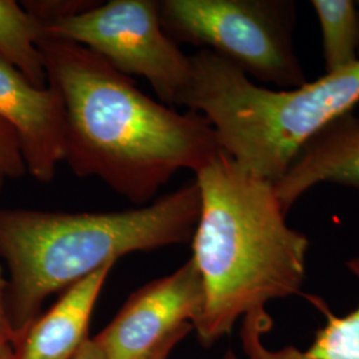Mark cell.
I'll use <instances>...</instances> for the list:
<instances>
[{"label": "cell", "instance_id": "obj_1", "mask_svg": "<svg viewBox=\"0 0 359 359\" xmlns=\"http://www.w3.org/2000/svg\"><path fill=\"white\" fill-rule=\"evenodd\" d=\"M38 47L65 109L63 161L77 177L144 206L179 170L197 173L222 152L204 116L156 102L88 48L44 34Z\"/></svg>", "mask_w": 359, "mask_h": 359}, {"label": "cell", "instance_id": "obj_2", "mask_svg": "<svg viewBox=\"0 0 359 359\" xmlns=\"http://www.w3.org/2000/svg\"><path fill=\"white\" fill-rule=\"evenodd\" d=\"M201 209L193 256L204 287L194 329L204 346L240 320L268 314L270 301L301 293L309 240L286 222L273 184L224 152L196 173Z\"/></svg>", "mask_w": 359, "mask_h": 359}, {"label": "cell", "instance_id": "obj_3", "mask_svg": "<svg viewBox=\"0 0 359 359\" xmlns=\"http://www.w3.org/2000/svg\"><path fill=\"white\" fill-rule=\"evenodd\" d=\"M201 197L196 181L151 205L107 213L0 208V258L8 269L7 309L16 341L55 293L120 257L192 240Z\"/></svg>", "mask_w": 359, "mask_h": 359}, {"label": "cell", "instance_id": "obj_4", "mask_svg": "<svg viewBox=\"0 0 359 359\" xmlns=\"http://www.w3.org/2000/svg\"><path fill=\"white\" fill-rule=\"evenodd\" d=\"M192 77L180 105L204 116L219 148L276 184L321 129L359 103V62L297 88L270 90L213 52L191 56Z\"/></svg>", "mask_w": 359, "mask_h": 359}, {"label": "cell", "instance_id": "obj_5", "mask_svg": "<svg viewBox=\"0 0 359 359\" xmlns=\"http://www.w3.org/2000/svg\"><path fill=\"white\" fill-rule=\"evenodd\" d=\"M168 36L213 52L245 75L281 90L306 84L293 44L295 4L289 0H164Z\"/></svg>", "mask_w": 359, "mask_h": 359}, {"label": "cell", "instance_id": "obj_6", "mask_svg": "<svg viewBox=\"0 0 359 359\" xmlns=\"http://www.w3.org/2000/svg\"><path fill=\"white\" fill-rule=\"evenodd\" d=\"M41 26L44 35L86 47L127 76L144 77L161 103L180 105L189 87L191 56L164 31L160 1H97L87 11Z\"/></svg>", "mask_w": 359, "mask_h": 359}, {"label": "cell", "instance_id": "obj_7", "mask_svg": "<svg viewBox=\"0 0 359 359\" xmlns=\"http://www.w3.org/2000/svg\"><path fill=\"white\" fill-rule=\"evenodd\" d=\"M204 306L201 276L192 258L132 293L93 341L107 359H151L192 332Z\"/></svg>", "mask_w": 359, "mask_h": 359}, {"label": "cell", "instance_id": "obj_8", "mask_svg": "<svg viewBox=\"0 0 359 359\" xmlns=\"http://www.w3.org/2000/svg\"><path fill=\"white\" fill-rule=\"evenodd\" d=\"M0 118L18 136L27 173L52 181L65 160V109L56 90L36 88L0 57Z\"/></svg>", "mask_w": 359, "mask_h": 359}, {"label": "cell", "instance_id": "obj_9", "mask_svg": "<svg viewBox=\"0 0 359 359\" xmlns=\"http://www.w3.org/2000/svg\"><path fill=\"white\" fill-rule=\"evenodd\" d=\"M322 182L359 191V117L353 112L334 118L321 129L273 187L287 213L305 193Z\"/></svg>", "mask_w": 359, "mask_h": 359}, {"label": "cell", "instance_id": "obj_10", "mask_svg": "<svg viewBox=\"0 0 359 359\" xmlns=\"http://www.w3.org/2000/svg\"><path fill=\"white\" fill-rule=\"evenodd\" d=\"M112 269L107 265L68 287L18 338L15 359H74L90 339V317Z\"/></svg>", "mask_w": 359, "mask_h": 359}, {"label": "cell", "instance_id": "obj_11", "mask_svg": "<svg viewBox=\"0 0 359 359\" xmlns=\"http://www.w3.org/2000/svg\"><path fill=\"white\" fill-rule=\"evenodd\" d=\"M347 269L359 281V256L348 259ZM309 301L325 316V325L316 334L306 350L283 347L270 350L262 344V335L269 332V322L243 323V344L249 359H359V305L346 316H335L327 304L316 295Z\"/></svg>", "mask_w": 359, "mask_h": 359}, {"label": "cell", "instance_id": "obj_12", "mask_svg": "<svg viewBox=\"0 0 359 359\" xmlns=\"http://www.w3.org/2000/svg\"><path fill=\"white\" fill-rule=\"evenodd\" d=\"M41 35V23L23 6L13 0H0V57L36 88H47V72L38 47Z\"/></svg>", "mask_w": 359, "mask_h": 359}, {"label": "cell", "instance_id": "obj_13", "mask_svg": "<svg viewBox=\"0 0 359 359\" xmlns=\"http://www.w3.org/2000/svg\"><path fill=\"white\" fill-rule=\"evenodd\" d=\"M323 43L325 75L337 74L359 62V16L351 0H313Z\"/></svg>", "mask_w": 359, "mask_h": 359}, {"label": "cell", "instance_id": "obj_14", "mask_svg": "<svg viewBox=\"0 0 359 359\" xmlns=\"http://www.w3.org/2000/svg\"><path fill=\"white\" fill-rule=\"evenodd\" d=\"M96 3L83 0H29L23 1V7L41 25H47L87 11Z\"/></svg>", "mask_w": 359, "mask_h": 359}, {"label": "cell", "instance_id": "obj_15", "mask_svg": "<svg viewBox=\"0 0 359 359\" xmlns=\"http://www.w3.org/2000/svg\"><path fill=\"white\" fill-rule=\"evenodd\" d=\"M26 173L18 136L15 130L0 118V177L20 179Z\"/></svg>", "mask_w": 359, "mask_h": 359}, {"label": "cell", "instance_id": "obj_16", "mask_svg": "<svg viewBox=\"0 0 359 359\" xmlns=\"http://www.w3.org/2000/svg\"><path fill=\"white\" fill-rule=\"evenodd\" d=\"M16 335L7 309V278L0 265V359H10L15 355Z\"/></svg>", "mask_w": 359, "mask_h": 359}, {"label": "cell", "instance_id": "obj_17", "mask_svg": "<svg viewBox=\"0 0 359 359\" xmlns=\"http://www.w3.org/2000/svg\"><path fill=\"white\" fill-rule=\"evenodd\" d=\"M74 359H107L103 354V351L100 350V347L97 346V344L93 341V338H90L81 348L79 350L76 355Z\"/></svg>", "mask_w": 359, "mask_h": 359}, {"label": "cell", "instance_id": "obj_18", "mask_svg": "<svg viewBox=\"0 0 359 359\" xmlns=\"http://www.w3.org/2000/svg\"><path fill=\"white\" fill-rule=\"evenodd\" d=\"M175 347H165V348H163V350H160L156 355H154L151 359H168L169 357V354L172 353V350H173ZM224 359H237V357L234 355V353L233 351H228L226 353V355H225V358Z\"/></svg>", "mask_w": 359, "mask_h": 359}, {"label": "cell", "instance_id": "obj_19", "mask_svg": "<svg viewBox=\"0 0 359 359\" xmlns=\"http://www.w3.org/2000/svg\"><path fill=\"white\" fill-rule=\"evenodd\" d=\"M3 177H0V188H1V184H3Z\"/></svg>", "mask_w": 359, "mask_h": 359}, {"label": "cell", "instance_id": "obj_20", "mask_svg": "<svg viewBox=\"0 0 359 359\" xmlns=\"http://www.w3.org/2000/svg\"><path fill=\"white\" fill-rule=\"evenodd\" d=\"M357 3V8H358V16H359V1H355Z\"/></svg>", "mask_w": 359, "mask_h": 359}, {"label": "cell", "instance_id": "obj_21", "mask_svg": "<svg viewBox=\"0 0 359 359\" xmlns=\"http://www.w3.org/2000/svg\"><path fill=\"white\" fill-rule=\"evenodd\" d=\"M10 359H15V355H13V358H10Z\"/></svg>", "mask_w": 359, "mask_h": 359}]
</instances>
